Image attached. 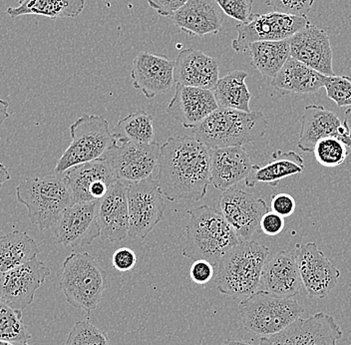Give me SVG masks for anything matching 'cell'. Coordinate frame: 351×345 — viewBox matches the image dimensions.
Returning <instances> with one entry per match:
<instances>
[{
	"instance_id": "cell-1",
	"label": "cell",
	"mask_w": 351,
	"mask_h": 345,
	"mask_svg": "<svg viewBox=\"0 0 351 345\" xmlns=\"http://www.w3.org/2000/svg\"><path fill=\"white\" fill-rule=\"evenodd\" d=\"M156 181L169 201H201L210 184V149L196 138H169L160 150Z\"/></svg>"
},
{
	"instance_id": "cell-2",
	"label": "cell",
	"mask_w": 351,
	"mask_h": 345,
	"mask_svg": "<svg viewBox=\"0 0 351 345\" xmlns=\"http://www.w3.org/2000/svg\"><path fill=\"white\" fill-rule=\"evenodd\" d=\"M189 215L182 252L186 259H205L217 267L223 257L243 241L216 208L202 206Z\"/></svg>"
},
{
	"instance_id": "cell-3",
	"label": "cell",
	"mask_w": 351,
	"mask_h": 345,
	"mask_svg": "<svg viewBox=\"0 0 351 345\" xmlns=\"http://www.w3.org/2000/svg\"><path fill=\"white\" fill-rule=\"evenodd\" d=\"M269 129L267 118L261 111L245 112L219 107L196 128L195 138L210 150L243 147L262 139Z\"/></svg>"
},
{
	"instance_id": "cell-4",
	"label": "cell",
	"mask_w": 351,
	"mask_h": 345,
	"mask_svg": "<svg viewBox=\"0 0 351 345\" xmlns=\"http://www.w3.org/2000/svg\"><path fill=\"white\" fill-rule=\"evenodd\" d=\"M271 250L258 241H241L217 265V289L232 298H249L260 289L265 261Z\"/></svg>"
},
{
	"instance_id": "cell-5",
	"label": "cell",
	"mask_w": 351,
	"mask_h": 345,
	"mask_svg": "<svg viewBox=\"0 0 351 345\" xmlns=\"http://www.w3.org/2000/svg\"><path fill=\"white\" fill-rule=\"evenodd\" d=\"M106 281L107 272L89 252H73L63 263L60 287L66 300L88 318L101 302Z\"/></svg>"
},
{
	"instance_id": "cell-6",
	"label": "cell",
	"mask_w": 351,
	"mask_h": 345,
	"mask_svg": "<svg viewBox=\"0 0 351 345\" xmlns=\"http://www.w3.org/2000/svg\"><path fill=\"white\" fill-rule=\"evenodd\" d=\"M16 197L27 208L33 225L40 230L54 227L62 213L73 204L64 180L54 175L27 178L17 187Z\"/></svg>"
},
{
	"instance_id": "cell-7",
	"label": "cell",
	"mask_w": 351,
	"mask_h": 345,
	"mask_svg": "<svg viewBox=\"0 0 351 345\" xmlns=\"http://www.w3.org/2000/svg\"><path fill=\"white\" fill-rule=\"evenodd\" d=\"M69 132L71 143L55 166L56 175L77 165L102 159L118 142L110 131L108 121L102 116L85 114L70 126Z\"/></svg>"
},
{
	"instance_id": "cell-8",
	"label": "cell",
	"mask_w": 351,
	"mask_h": 345,
	"mask_svg": "<svg viewBox=\"0 0 351 345\" xmlns=\"http://www.w3.org/2000/svg\"><path fill=\"white\" fill-rule=\"evenodd\" d=\"M239 309L245 329L263 337L280 333L304 313L295 300L263 291L241 300Z\"/></svg>"
},
{
	"instance_id": "cell-9",
	"label": "cell",
	"mask_w": 351,
	"mask_h": 345,
	"mask_svg": "<svg viewBox=\"0 0 351 345\" xmlns=\"http://www.w3.org/2000/svg\"><path fill=\"white\" fill-rule=\"evenodd\" d=\"M309 23L306 16H291L274 11L254 14L247 23L237 24L238 36L232 41V48L237 53H241L247 51L252 43L285 40L306 28Z\"/></svg>"
},
{
	"instance_id": "cell-10",
	"label": "cell",
	"mask_w": 351,
	"mask_h": 345,
	"mask_svg": "<svg viewBox=\"0 0 351 345\" xmlns=\"http://www.w3.org/2000/svg\"><path fill=\"white\" fill-rule=\"evenodd\" d=\"M127 184L129 236L145 239L161 221L166 210L163 193L153 177Z\"/></svg>"
},
{
	"instance_id": "cell-11",
	"label": "cell",
	"mask_w": 351,
	"mask_h": 345,
	"mask_svg": "<svg viewBox=\"0 0 351 345\" xmlns=\"http://www.w3.org/2000/svg\"><path fill=\"white\" fill-rule=\"evenodd\" d=\"M159 143L139 144L134 142H121L116 144L102 159L109 163L118 181L136 183L152 177L157 171L159 162Z\"/></svg>"
},
{
	"instance_id": "cell-12",
	"label": "cell",
	"mask_w": 351,
	"mask_h": 345,
	"mask_svg": "<svg viewBox=\"0 0 351 345\" xmlns=\"http://www.w3.org/2000/svg\"><path fill=\"white\" fill-rule=\"evenodd\" d=\"M293 256L307 296L315 300L326 298L339 283V270L315 243L296 246Z\"/></svg>"
},
{
	"instance_id": "cell-13",
	"label": "cell",
	"mask_w": 351,
	"mask_h": 345,
	"mask_svg": "<svg viewBox=\"0 0 351 345\" xmlns=\"http://www.w3.org/2000/svg\"><path fill=\"white\" fill-rule=\"evenodd\" d=\"M342 335L332 316L317 313L298 318L276 335L263 336L258 345H337Z\"/></svg>"
},
{
	"instance_id": "cell-14",
	"label": "cell",
	"mask_w": 351,
	"mask_h": 345,
	"mask_svg": "<svg viewBox=\"0 0 351 345\" xmlns=\"http://www.w3.org/2000/svg\"><path fill=\"white\" fill-rule=\"evenodd\" d=\"M51 270L38 259L0 274V302L16 311L32 305L35 292L43 285Z\"/></svg>"
},
{
	"instance_id": "cell-15",
	"label": "cell",
	"mask_w": 351,
	"mask_h": 345,
	"mask_svg": "<svg viewBox=\"0 0 351 345\" xmlns=\"http://www.w3.org/2000/svg\"><path fill=\"white\" fill-rule=\"evenodd\" d=\"M218 206L219 213L243 241H250L254 233H261L262 217L269 211L261 198L234 188L223 191Z\"/></svg>"
},
{
	"instance_id": "cell-16",
	"label": "cell",
	"mask_w": 351,
	"mask_h": 345,
	"mask_svg": "<svg viewBox=\"0 0 351 345\" xmlns=\"http://www.w3.org/2000/svg\"><path fill=\"white\" fill-rule=\"evenodd\" d=\"M65 173L63 180L73 204L100 201L118 181L113 169L104 159L77 165Z\"/></svg>"
},
{
	"instance_id": "cell-17",
	"label": "cell",
	"mask_w": 351,
	"mask_h": 345,
	"mask_svg": "<svg viewBox=\"0 0 351 345\" xmlns=\"http://www.w3.org/2000/svg\"><path fill=\"white\" fill-rule=\"evenodd\" d=\"M98 203H76L68 206L55 224V239L66 248L91 245L101 236Z\"/></svg>"
},
{
	"instance_id": "cell-18",
	"label": "cell",
	"mask_w": 351,
	"mask_h": 345,
	"mask_svg": "<svg viewBox=\"0 0 351 345\" xmlns=\"http://www.w3.org/2000/svg\"><path fill=\"white\" fill-rule=\"evenodd\" d=\"M175 61L165 55L141 52L134 58L131 78L147 99L167 93L175 83Z\"/></svg>"
},
{
	"instance_id": "cell-19",
	"label": "cell",
	"mask_w": 351,
	"mask_h": 345,
	"mask_svg": "<svg viewBox=\"0 0 351 345\" xmlns=\"http://www.w3.org/2000/svg\"><path fill=\"white\" fill-rule=\"evenodd\" d=\"M291 57L326 76H335L333 53L328 32L309 23L289 38Z\"/></svg>"
},
{
	"instance_id": "cell-20",
	"label": "cell",
	"mask_w": 351,
	"mask_h": 345,
	"mask_svg": "<svg viewBox=\"0 0 351 345\" xmlns=\"http://www.w3.org/2000/svg\"><path fill=\"white\" fill-rule=\"evenodd\" d=\"M335 137L351 151L350 132L339 116L320 105H308L302 116V129L298 146L306 153H311L318 141Z\"/></svg>"
},
{
	"instance_id": "cell-21",
	"label": "cell",
	"mask_w": 351,
	"mask_h": 345,
	"mask_svg": "<svg viewBox=\"0 0 351 345\" xmlns=\"http://www.w3.org/2000/svg\"><path fill=\"white\" fill-rule=\"evenodd\" d=\"M219 109L213 90L177 84L167 113L185 128L194 129Z\"/></svg>"
},
{
	"instance_id": "cell-22",
	"label": "cell",
	"mask_w": 351,
	"mask_h": 345,
	"mask_svg": "<svg viewBox=\"0 0 351 345\" xmlns=\"http://www.w3.org/2000/svg\"><path fill=\"white\" fill-rule=\"evenodd\" d=\"M98 221L101 239L116 243L129 236V208L127 184L117 181L99 201Z\"/></svg>"
},
{
	"instance_id": "cell-23",
	"label": "cell",
	"mask_w": 351,
	"mask_h": 345,
	"mask_svg": "<svg viewBox=\"0 0 351 345\" xmlns=\"http://www.w3.org/2000/svg\"><path fill=\"white\" fill-rule=\"evenodd\" d=\"M302 289V278L293 252L269 254L262 272L258 291L271 292L280 298H293Z\"/></svg>"
},
{
	"instance_id": "cell-24",
	"label": "cell",
	"mask_w": 351,
	"mask_h": 345,
	"mask_svg": "<svg viewBox=\"0 0 351 345\" xmlns=\"http://www.w3.org/2000/svg\"><path fill=\"white\" fill-rule=\"evenodd\" d=\"M219 63L201 50H182L175 60L174 78L177 84L214 90L219 79Z\"/></svg>"
},
{
	"instance_id": "cell-25",
	"label": "cell",
	"mask_w": 351,
	"mask_h": 345,
	"mask_svg": "<svg viewBox=\"0 0 351 345\" xmlns=\"http://www.w3.org/2000/svg\"><path fill=\"white\" fill-rule=\"evenodd\" d=\"M225 14L216 0H189L172 16V21L182 32L191 36L204 37L218 34L223 27Z\"/></svg>"
},
{
	"instance_id": "cell-26",
	"label": "cell",
	"mask_w": 351,
	"mask_h": 345,
	"mask_svg": "<svg viewBox=\"0 0 351 345\" xmlns=\"http://www.w3.org/2000/svg\"><path fill=\"white\" fill-rule=\"evenodd\" d=\"M251 158L243 147L210 150V184L219 191H227L247 179L251 172Z\"/></svg>"
},
{
	"instance_id": "cell-27",
	"label": "cell",
	"mask_w": 351,
	"mask_h": 345,
	"mask_svg": "<svg viewBox=\"0 0 351 345\" xmlns=\"http://www.w3.org/2000/svg\"><path fill=\"white\" fill-rule=\"evenodd\" d=\"M326 76L289 57L271 85L282 94H311L324 86Z\"/></svg>"
},
{
	"instance_id": "cell-28",
	"label": "cell",
	"mask_w": 351,
	"mask_h": 345,
	"mask_svg": "<svg viewBox=\"0 0 351 345\" xmlns=\"http://www.w3.org/2000/svg\"><path fill=\"white\" fill-rule=\"evenodd\" d=\"M304 171L302 156L295 151L276 150L271 155V161L263 167L252 165L251 172L245 180V186L252 188L258 183L276 187L282 180L298 175Z\"/></svg>"
},
{
	"instance_id": "cell-29",
	"label": "cell",
	"mask_w": 351,
	"mask_h": 345,
	"mask_svg": "<svg viewBox=\"0 0 351 345\" xmlns=\"http://www.w3.org/2000/svg\"><path fill=\"white\" fill-rule=\"evenodd\" d=\"M40 248L34 239L21 230L0 237V274L36 259Z\"/></svg>"
},
{
	"instance_id": "cell-30",
	"label": "cell",
	"mask_w": 351,
	"mask_h": 345,
	"mask_svg": "<svg viewBox=\"0 0 351 345\" xmlns=\"http://www.w3.org/2000/svg\"><path fill=\"white\" fill-rule=\"evenodd\" d=\"M85 8V0H21L16 8H8L15 19L23 15H40L50 19H75Z\"/></svg>"
},
{
	"instance_id": "cell-31",
	"label": "cell",
	"mask_w": 351,
	"mask_h": 345,
	"mask_svg": "<svg viewBox=\"0 0 351 345\" xmlns=\"http://www.w3.org/2000/svg\"><path fill=\"white\" fill-rule=\"evenodd\" d=\"M247 76V72L234 70L219 79L216 87L213 90L219 107L252 112L250 107L252 94L245 84Z\"/></svg>"
},
{
	"instance_id": "cell-32",
	"label": "cell",
	"mask_w": 351,
	"mask_h": 345,
	"mask_svg": "<svg viewBox=\"0 0 351 345\" xmlns=\"http://www.w3.org/2000/svg\"><path fill=\"white\" fill-rule=\"evenodd\" d=\"M252 65L263 76L274 78L291 57L289 39L258 41L249 46Z\"/></svg>"
},
{
	"instance_id": "cell-33",
	"label": "cell",
	"mask_w": 351,
	"mask_h": 345,
	"mask_svg": "<svg viewBox=\"0 0 351 345\" xmlns=\"http://www.w3.org/2000/svg\"><path fill=\"white\" fill-rule=\"evenodd\" d=\"M153 121V116L144 110L134 112L120 119L114 129V136L119 142L150 144L155 141Z\"/></svg>"
},
{
	"instance_id": "cell-34",
	"label": "cell",
	"mask_w": 351,
	"mask_h": 345,
	"mask_svg": "<svg viewBox=\"0 0 351 345\" xmlns=\"http://www.w3.org/2000/svg\"><path fill=\"white\" fill-rule=\"evenodd\" d=\"M30 338L32 335L24 324L22 311L0 302V340L27 344Z\"/></svg>"
},
{
	"instance_id": "cell-35",
	"label": "cell",
	"mask_w": 351,
	"mask_h": 345,
	"mask_svg": "<svg viewBox=\"0 0 351 345\" xmlns=\"http://www.w3.org/2000/svg\"><path fill=\"white\" fill-rule=\"evenodd\" d=\"M313 153L318 164L331 168L346 161L350 150L339 138L329 137L318 141Z\"/></svg>"
},
{
	"instance_id": "cell-36",
	"label": "cell",
	"mask_w": 351,
	"mask_h": 345,
	"mask_svg": "<svg viewBox=\"0 0 351 345\" xmlns=\"http://www.w3.org/2000/svg\"><path fill=\"white\" fill-rule=\"evenodd\" d=\"M64 345H111L108 336L89 320L74 325Z\"/></svg>"
},
{
	"instance_id": "cell-37",
	"label": "cell",
	"mask_w": 351,
	"mask_h": 345,
	"mask_svg": "<svg viewBox=\"0 0 351 345\" xmlns=\"http://www.w3.org/2000/svg\"><path fill=\"white\" fill-rule=\"evenodd\" d=\"M326 95L339 107L351 106V77L326 76Z\"/></svg>"
},
{
	"instance_id": "cell-38",
	"label": "cell",
	"mask_w": 351,
	"mask_h": 345,
	"mask_svg": "<svg viewBox=\"0 0 351 345\" xmlns=\"http://www.w3.org/2000/svg\"><path fill=\"white\" fill-rule=\"evenodd\" d=\"M223 14L241 23H247L252 17L254 0H216Z\"/></svg>"
},
{
	"instance_id": "cell-39",
	"label": "cell",
	"mask_w": 351,
	"mask_h": 345,
	"mask_svg": "<svg viewBox=\"0 0 351 345\" xmlns=\"http://www.w3.org/2000/svg\"><path fill=\"white\" fill-rule=\"evenodd\" d=\"M265 3L273 8L274 12L304 17L308 14L315 0H265Z\"/></svg>"
},
{
	"instance_id": "cell-40",
	"label": "cell",
	"mask_w": 351,
	"mask_h": 345,
	"mask_svg": "<svg viewBox=\"0 0 351 345\" xmlns=\"http://www.w3.org/2000/svg\"><path fill=\"white\" fill-rule=\"evenodd\" d=\"M216 267L205 259H197L190 270L191 280L197 285H207L213 280Z\"/></svg>"
},
{
	"instance_id": "cell-41",
	"label": "cell",
	"mask_w": 351,
	"mask_h": 345,
	"mask_svg": "<svg viewBox=\"0 0 351 345\" xmlns=\"http://www.w3.org/2000/svg\"><path fill=\"white\" fill-rule=\"evenodd\" d=\"M112 263L114 269L118 272H129L135 267L137 263V257L135 252L129 248H120L114 252L112 257Z\"/></svg>"
},
{
	"instance_id": "cell-42",
	"label": "cell",
	"mask_w": 351,
	"mask_h": 345,
	"mask_svg": "<svg viewBox=\"0 0 351 345\" xmlns=\"http://www.w3.org/2000/svg\"><path fill=\"white\" fill-rule=\"evenodd\" d=\"M285 225V217L276 214L273 211H269L262 217L260 230L269 237H276L284 230Z\"/></svg>"
},
{
	"instance_id": "cell-43",
	"label": "cell",
	"mask_w": 351,
	"mask_h": 345,
	"mask_svg": "<svg viewBox=\"0 0 351 345\" xmlns=\"http://www.w3.org/2000/svg\"><path fill=\"white\" fill-rule=\"evenodd\" d=\"M271 211L282 217L291 216L295 211V200L291 195L282 194L274 195L271 200Z\"/></svg>"
},
{
	"instance_id": "cell-44",
	"label": "cell",
	"mask_w": 351,
	"mask_h": 345,
	"mask_svg": "<svg viewBox=\"0 0 351 345\" xmlns=\"http://www.w3.org/2000/svg\"><path fill=\"white\" fill-rule=\"evenodd\" d=\"M189 0H148L149 6L161 16L172 17Z\"/></svg>"
},
{
	"instance_id": "cell-45",
	"label": "cell",
	"mask_w": 351,
	"mask_h": 345,
	"mask_svg": "<svg viewBox=\"0 0 351 345\" xmlns=\"http://www.w3.org/2000/svg\"><path fill=\"white\" fill-rule=\"evenodd\" d=\"M8 108H10V102L0 99V126L3 124L6 119L10 118Z\"/></svg>"
},
{
	"instance_id": "cell-46",
	"label": "cell",
	"mask_w": 351,
	"mask_h": 345,
	"mask_svg": "<svg viewBox=\"0 0 351 345\" xmlns=\"http://www.w3.org/2000/svg\"><path fill=\"white\" fill-rule=\"evenodd\" d=\"M10 173L8 172V168L0 163V188H1L2 185L10 181Z\"/></svg>"
},
{
	"instance_id": "cell-47",
	"label": "cell",
	"mask_w": 351,
	"mask_h": 345,
	"mask_svg": "<svg viewBox=\"0 0 351 345\" xmlns=\"http://www.w3.org/2000/svg\"><path fill=\"white\" fill-rule=\"evenodd\" d=\"M344 125H346V128H348V132H350V136L351 138V108L346 110V119H344Z\"/></svg>"
},
{
	"instance_id": "cell-48",
	"label": "cell",
	"mask_w": 351,
	"mask_h": 345,
	"mask_svg": "<svg viewBox=\"0 0 351 345\" xmlns=\"http://www.w3.org/2000/svg\"><path fill=\"white\" fill-rule=\"evenodd\" d=\"M223 345H254L251 342H243L240 340H228L223 342Z\"/></svg>"
},
{
	"instance_id": "cell-49",
	"label": "cell",
	"mask_w": 351,
	"mask_h": 345,
	"mask_svg": "<svg viewBox=\"0 0 351 345\" xmlns=\"http://www.w3.org/2000/svg\"><path fill=\"white\" fill-rule=\"evenodd\" d=\"M22 344H16V342H5V340H0V345H21Z\"/></svg>"
}]
</instances>
